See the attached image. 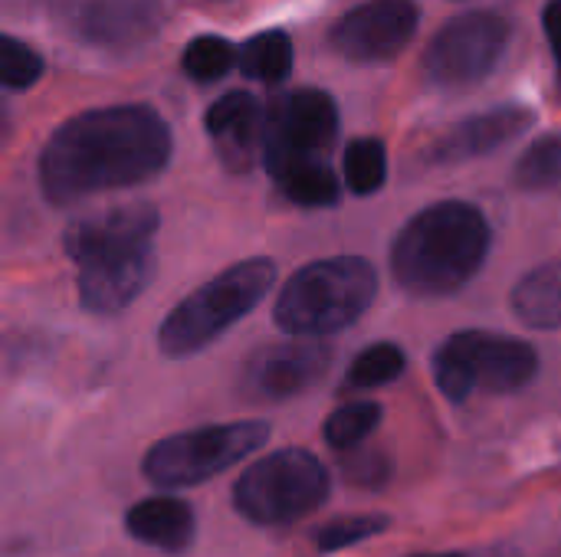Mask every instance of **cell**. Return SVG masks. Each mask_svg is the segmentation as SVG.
<instances>
[{
  "label": "cell",
  "instance_id": "e0dca14e",
  "mask_svg": "<svg viewBox=\"0 0 561 557\" xmlns=\"http://www.w3.org/2000/svg\"><path fill=\"white\" fill-rule=\"evenodd\" d=\"M513 312L536 332L561 328V256L529 269L513 289Z\"/></svg>",
  "mask_w": 561,
  "mask_h": 557
},
{
  "label": "cell",
  "instance_id": "603a6c76",
  "mask_svg": "<svg viewBox=\"0 0 561 557\" xmlns=\"http://www.w3.org/2000/svg\"><path fill=\"white\" fill-rule=\"evenodd\" d=\"M516 187L523 190H556L561 187V135H546L526 148L513 171Z\"/></svg>",
  "mask_w": 561,
  "mask_h": 557
},
{
  "label": "cell",
  "instance_id": "7402d4cb",
  "mask_svg": "<svg viewBox=\"0 0 561 557\" xmlns=\"http://www.w3.org/2000/svg\"><path fill=\"white\" fill-rule=\"evenodd\" d=\"M378 423H381V407L375 401H355V404H345L335 414H329L322 437L332 450L352 453L378 430Z\"/></svg>",
  "mask_w": 561,
  "mask_h": 557
},
{
  "label": "cell",
  "instance_id": "2e32d148",
  "mask_svg": "<svg viewBox=\"0 0 561 557\" xmlns=\"http://www.w3.org/2000/svg\"><path fill=\"white\" fill-rule=\"evenodd\" d=\"M194 509L181 499L171 496H154L145 499L138 506H131L125 512V532L128 538H135L138 545L168 552V555H181L191 548L194 542Z\"/></svg>",
  "mask_w": 561,
  "mask_h": 557
},
{
  "label": "cell",
  "instance_id": "7c38bea8",
  "mask_svg": "<svg viewBox=\"0 0 561 557\" xmlns=\"http://www.w3.org/2000/svg\"><path fill=\"white\" fill-rule=\"evenodd\" d=\"M154 272H158V256L151 243L89 259L79 266V276H76L79 302L92 315H118L131 302L141 299Z\"/></svg>",
  "mask_w": 561,
  "mask_h": 557
},
{
  "label": "cell",
  "instance_id": "cb8c5ba5",
  "mask_svg": "<svg viewBox=\"0 0 561 557\" xmlns=\"http://www.w3.org/2000/svg\"><path fill=\"white\" fill-rule=\"evenodd\" d=\"M237 56L240 53L224 36H194L181 56V69L194 82H217L237 66Z\"/></svg>",
  "mask_w": 561,
  "mask_h": 557
},
{
  "label": "cell",
  "instance_id": "ba28073f",
  "mask_svg": "<svg viewBox=\"0 0 561 557\" xmlns=\"http://www.w3.org/2000/svg\"><path fill=\"white\" fill-rule=\"evenodd\" d=\"M339 141V108L322 89H293L266 108L263 164L279 184L293 171L329 164Z\"/></svg>",
  "mask_w": 561,
  "mask_h": 557
},
{
  "label": "cell",
  "instance_id": "9a60e30c",
  "mask_svg": "<svg viewBox=\"0 0 561 557\" xmlns=\"http://www.w3.org/2000/svg\"><path fill=\"white\" fill-rule=\"evenodd\" d=\"M533 118L536 115L526 105H500V108L480 112L473 118H463L444 138L434 141L431 161L434 164H457V161L493 154L496 148L516 141L533 125Z\"/></svg>",
  "mask_w": 561,
  "mask_h": 557
},
{
  "label": "cell",
  "instance_id": "52a82bcc",
  "mask_svg": "<svg viewBox=\"0 0 561 557\" xmlns=\"http://www.w3.org/2000/svg\"><path fill=\"white\" fill-rule=\"evenodd\" d=\"M270 440V427L263 420H243V423H220V427H201L187 433H174L168 440H158L141 463V473L148 483L161 489H187L201 486L224 469L237 466L250 453H256Z\"/></svg>",
  "mask_w": 561,
  "mask_h": 557
},
{
  "label": "cell",
  "instance_id": "4316f807",
  "mask_svg": "<svg viewBox=\"0 0 561 557\" xmlns=\"http://www.w3.org/2000/svg\"><path fill=\"white\" fill-rule=\"evenodd\" d=\"M43 76V59L16 36H0V82L7 89H26Z\"/></svg>",
  "mask_w": 561,
  "mask_h": 557
},
{
  "label": "cell",
  "instance_id": "4fadbf2b",
  "mask_svg": "<svg viewBox=\"0 0 561 557\" xmlns=\"http://www.w3.org/2000/svg\"><path fill=\"white\" fill-rule=\"evenodd\" d=\"M158 227H161V213L154 204H145V200L122 204V207L72 220L62 233V250L76 266H82L108 253L148 246Z\"/></svg>",
  "mask_w": 561,
  "mask_h": 557
},
{
  "label": "cell",
  "instance_id": "5bb4252c",
  "mask_svg": "<svg viewBox=\"0 0 561 557\" xmlns=\"http://www.w3.org/2000/svg\"><path fill=\"white\" fill-rule=\"evenodd\" d=\"M204 128H207L220 161L233 174H247L256 164V158L263 154L266 112L260 108V102L250 92H227V95H220L207 108Z\"/></svg>",
  "mask_w": 561,
  "mask_h": 557
},
{
  "label": "cell",
  "instance_id": "83f0119b",
  "mask_svg": "<svg viewBox=\"0 0 561 557\" xmlns=\"http://www.w3.org/2000/svg\"><path fill=\"white\" fill-rule=\"evenodd\" d=\"M342 473L348 483H355L362 489H378L391 479V460L381 450H352V453H345Z\"/></svg>",
  "mask_w": 561,
  "mask_h": 557
},
{
  "label": "cell",
  "instance_id": "9c48e42d",
  "mask_svg": "<svg viewBox=\"0 0 561 557\" xmlns=\"http://www.w3.org/2000/svg\"><path fill=\"white\" fill-rule=\"evenodd\" d=\"M510 43V23L493 10H473L450 20L424 53V72L431 82L457 89L473 85L493 72Z\"/></svg>",
  "mask_w": 561,
  "mask_h": 557
},
{
  "label": "cell",
  "instance_id": "8fae6325",
  "mask_svg": "<svg viewBox=\"0 0 561 557\" xmlns=\"http://www.w3.org/2000/svg\"><path fill=\"white\" fill-rule=\"evenodd\" d=\"M332 351L316 341H283L260 348L240 374V394L247 401H289L306 394L316 381L325 378Z\"/></svg>",
  "mask_w": 561,
  "mask_h": 557
},
{
  "label": "cell",
  "instance_id": "484cf974",
  "mask_svg": "<svg viewBox=\"0 0 561 557\" xmlns=\"http://www.w3.org/2000/svg\"><path fill=\"white\" fill-rule=\"evenodd\" d=\"M388 529H391L388 515H345V519H335L316 532V548L322 555L342 552V548H352V545L368 542L375 535H385Z\"/></svg>",
  "mask_w": 561,
  "mask_h": 557
},
{
  "label": "cell",
  "instance_id": "44dd1931",
  "mask_svg": "<svg viewBox=\"0 0 561 557\" xmlns=\"http://www.w3.org/2000/svg\"><path fill=\"white\" fill-rule=\"evenodd\" d=\"M404 351L394 341H378L371 348H365L345 374V391H371V387H385L391 381H398L404 374Z\"/></svg>",
  "mask_w": 561,
  "mask_h": 557
},
{
  "label": "cell",
  "instance_id": "277c9868",
  "mask_svg": "<svg viewBox=\"0 0 561 557\" xmlns=\"http://www.w3.org/2000/svg\"><path fill=\"white\" fill-rule=\"evenodd\" d=\"M276 282V263L266 256L240 259L178 302L158 328V348L168 358H191L214 345L227 328L250 315Z\"/></svg>",
  "mask_w": 561,
  "mask_h": 557
},
{
  "label": "cell",
  "instance_id": "d6986e66",
  "mask_svg": "<svg viewBox=\"0 0 561 557\" xmlns=\"http://www.w3.org/2000/svg\"><path fill=\"white\" fill-rule=\"evenodd\" d=\"M237 66L256 82H283L293 69V43L283 30H263L240 46Z\"/></svg>",
  "mask_w": 561,
  "mask_h": 557
},
{
  "label": "cell",
  "instance_id": "7a4b0ae2",
  "mask_svg": "<svg viewBox=\"0 0 561 557\" xmlns=\"http://www.w3.org/2000/svg\"><path fill=\"white\" fill-rule=\"evenodd\" d=\"M493 230L467 200H440L414 213L391 243V276L417 299L460 292L486 263Z\"/></svg>",
  "mask_w": 561,
  "mask_h": 557
},
{
  "label": "cell",
  "instance_id": "5b68a950",
  "mask_svg": "<svg viewBox=\"0 0 561 557\" xmlns=\"http://www.w3.org/2000/svg\"><path fill=\"white\" fill-rule=\"evenodd\" d=\"M539 374V355L533 345L500 332H457L434 351V381L440 394L463 404L473 391L513 394L533 384Z\"/></svg>",
  "mask_w": 561,
  "mask_h": 557
},
{
  "label": "cell",
  "instance_id": "6da1fadb",
  "mask_svg": "<svg viewBox=\"0 0 561 557\" xmlns=\"http://www.w3.org/2000/svg\"><path fill=\"white\" fill-rule=\"evenodd\" d=\"M171 158V131L148 105L72 115L43 144L39 187L49 204H76L151 181Z\"/></svg>",
  "mask_w": 561,
  "mask_h": 557
},
{
  "label": "cell",
  "instance_id": "f546056e",
  "mask_svg": "<svg viewBox=\"0 0 561 557\" xmlns=\"http://www.w3.org/2000/svg\"><path fill=\"white\" fill-rule=\"evenodd\" d=\"M473 557H523V555H519V548H513V545H493V548H486V552H477Z\"/></svg>",
  "mask_w": 561,
  "mask_h": 557
},
{
  "label": "cell",
  "instance_id": "4dcf8cb0",
  "mask_svg": "<svg viewBox=\"0 0 561 557\" xmlns=\"http://www.w3.org/2000/svg\"><path fill=\"white\" fill-rule=\"evenodd\" d=\"M414 557H473V555H414Z\"/></svg>",
  "mask_w": 561,
  "mask_h": 557
},
{
  "label": "cell",
  "instance_id": "d4e9b609",
  "mask_svg": "<svg viewBox=\"0 0 561 557\" xmlns=\"http://www.w3.org/2000/svg\"><path fill=\"white\" fill-rule=\"evenodd\" d=\"M279 190L299 207H332L342 197V184L332 164H312V167L293 171L289 177L279 181Z\"/></svg>",
  "mask_w": 561,
  "mask_h": 557
},
{
  "label": "cell",
  "instance_id": "30bf717a",
  "mask_svg": "<svg viewBox=\"0 0 561 557\" xmlns=\"http://www.w3.org/2000/svg\"><path fill=\"white\" fill-rule=\"evenodd\" d=\"M414 0H368L332 26V46L352 62L394 59L417 30Z\"/></svg>",
  "mask_w": 561,
  "mask_h": 557
},
{
  "label": "cell",
  "instance_id": "ac0fdd59",
  "mask_svg": "<svg viewBox=\"0 0 561 557\" xmlns=\"http://www.w3.org/2000/svg\"><path fill=\"white\" fill-rule=\"evenodd\" d=\"M154 16L158 10L148 0H92L82 10L79 26L89 39L112 46V43H128V39L151 33Z\"/></svg>",
  "mask_w": 561,
  "mask_h": 557
},
{
  "label": "cell",
  "instance_id": "3957f363",
  "mask_svg": "<svg viewBox=\"0 0 561 557\" xmlns=\"http://www.w3.org/2000/svg\"><path fill=\"white\" fill-rule=\"evenodd\" d=\"M378 292V272L362 256H329L306 263L276 295L273 318L286 335L325 338L352 328Z\"/></svg>",
  "mask_w": 561,
  "mask_h": 557
},
{
  "label": "cell",
  "instance_id": "ffe728a7",
  "mask_svg": "<svg viewBox=\"0 0 561 557\" xmlns=\"http://www.w3.org/2000/svg\"><path fill=\"white\" fill-rule=\"evenodd\" d=\"M342 177L345 187L358 197H368L375 190H381L385 177H388V151L378 138H355L345 144L342 154Z\"/></svg>",
  "mask_w": 561,
  "mask_h": 557
},
{
  "label": "cell",
  "instance_id": "f1b7e54d",
  "mask_svg": "<svg viewBox=\"0 0 561 557\" xmlns=\"http://www.w3.org/2000/svg\"><path fill=\"white\" fill-rule=\"evenodd\" d=\"M542 23H546L549 46H552V53H556V62H559V85H561V0H549V3H546Z\"/></svg>",
  "mask_w": 561,
  "mask_h": 557
},
{
  "label": "cell",
  "instance_id": "8992f818",
  "mask_svg": "<svg viewBox=\"0 0 561 557\" xmlns=\"http://www.w3.org/2000/svg\"><path fill=\"white\" fill-rule=\"evenodd\" d=\"M329 489V469L309 450H276L243 469L233 486V509L253 525L279 529L312 515Z\"/></svg>",
  "mask_w": 561,
  "mask_h": 557
}]
</instances>
